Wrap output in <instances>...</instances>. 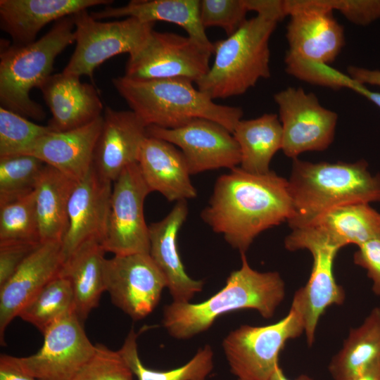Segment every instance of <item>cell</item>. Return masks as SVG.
<instances>
[{"mask_svg":"<svg viewBox=\"0 0 380 380\" xmlns=\"http://www.w3.org/2000/svg\"><path fill=\"white\" fill-rule=\"evenodd\" d=\"M286 16L284 4L247 19L232 35L213 43L215 59L197 88L213 100L241 95L270 77V39Z\"/></svg>","mask_w":380,"mask_h":380,"instance_id":"5b68a950","label":"cell"},{"mask_svg":"<svg viewBox=\"0 0 380 380\" xmlns=\"http://www.w3.org/2000/svg\"><path fill=\"white\" fill-rule=\"evenodd\" d=\"M348 75L364 84L380 87V70L350 65L347 68Z\"/></svg>","mask_w":380,"mask_h":380,"instance_id":"b9f144b4","label":"cell"},{"mask_svg":"<svg viewBox=\"0 0 380 380\" xmlns=\"http://www.w3.org/2000/svg\"><path fill=\"white\" fill-rule=\"evenodd\" d=\"M45 165L31 155L0 157V205L32 193Z\"/></svg>","mask_w":380,"mask_h":380,"instance_id":"d6a6232c","label":"cell"},{"mask_svg":"<svg viewBox=\"0 0 380 380\" xmlns=\"http://www.w3.org/2000/svg\"><path fill=\"white\" fill-rule=\"evenodd\" d=\"M353 261L367 270V276L373 282L374 293L380 296V237L358 246L354 253Z\"/></svg>","mask_w":380,"mask_h":380,"instance_id":"ab89813d","label":"cell"},{"mask_svg":"<svg viewBox=\"0 0 380 380\" xmlns=\"http://www.w3.org/2000/svg\"><path fill=\"white\" fill-rule=\"evenodd\" d=\"M133 372L118 350L101 343L72 380H133Z\"/></svg>","mask_w":380,"mask_h":380,"instance_id":"d590c367","label":"cell"},{"mask_svg":"<svg viewBox=\"0 0 380 380\" xmlns=\"http://www.w3.org/2000/svg\"><path fill=\"white\" fill-rule=\"evenodd\" d=\"M291 229L305 227L327 210L346 203L380 202V175L365 160L312 163L293 160L288 179Z\"/></svg>","mask_w":380,"mask_h":380,"instance_id":"277c9868","label":"cell"},{"mask_svg":"<svg viewBox=\"0 0 380 380\" xmlns=\"http://www.w3.org/2000/svg\"><path fill=\"white\" fill-rule=\"evenodd\" d=\"M241 266L233 271L225 286L199 303L175 302L164 308L163 324L177 339L193 337L207 329L227 312L252 309L265 318L272 317L285 296V284L277 272L253 269L246 253H241Z\"/></svg>","mask_w":380,"mask_h":380,"instance_id":"7a4b0ae2","label":"cell"},{"mask_svg":"<svg viewBox=\"0 0 380 380\" xmlns=\"http://www.w3.org/2000/svg\"><path fill=\"white\" fill-rule=\"evenodd\" d=\"M104 281L113 303L135 321L151 313L167 287L165 276L149 253L106 258Z\"/></svg>","mask_w":380,"mask_h":380,"instance_id":"4fadbf2b","label":"cell"},{"mask_svg":"<svg viewBox=\"0 0 380 380\" xmlns=\"http://www.w3.org/2000/svg\"><path fill=\"white\" fill-rule=\"evenodd\" d=\"M147 135L179 148L191 175L220 168L229 170L241 162L239 146L233 134L221 125L196 119L174 129L146 128Z\"/></svg>","mask_w":380,"mask_h":380,"instance_id":"2e32d148","label":"cell"},{"mask_svg":"<svg viewBox=\"0 0 380 380\" xmlns=\"http://www.w3.org/2000/svg\"><path fill=\"white\" fill-rule=\"evenodd\" d=\"M72 15L55 22L39 39L26 44H10L0 54L1 106L25 118L41 120L42 106L33 101L30 91L51 75L56 58L75 42Z\"/></svg>","mask_w":380,"mask_h":380,"instance_id":"8992f818","label":"cell"},{"mask_svg":"<svg viewBox=\"0 0 380 380\" xmlns=\"http://www.w3.org/2000/svg\"><path fill=\"white\" fill-rule=\"evenodd\" d=\"M380 368V308H374L358 327L352 329L334 356L329 371L342 380Z\"/></svg>","mask_w":380,"mask_h":380,"instance_id":"f1b7e54d","label":"cell"},{"mask_svg":"<svg viewBox=\"0 0 380 380\" xmlns=\"http://www.w3.org/2000/svg\"><path fill=\"white\" fill-rule=\"evenodd\" d=\"M137 164L151 192L160 193L168 201L196 197L186 159L175 145L147 135L141 146Z\"/></svg>","mask_w":380,"mask_h":380,"instance_id":"603a6c76","label":"cell"},{"mask_svg":"<svg viewBox=\"0 0 380 380\" xmlns=\"http://www.w3.org/2000/svg\"><path fill=\"white\" fill-rule=\"evenodd\" d=\"M285 156L293 159L307 151L327 149L334 139L338 115L322 106L312 92L289 87L277 92Z\"/></svg>","mask_w":380,"mask_h":380,"instance_id":"8fae6325","label":"cell"},{"mask_svg":"<svg viewBox=\"0 0 380 380\" xmlns=\"http://www.w3.org/2000/svg\"><path fill=\"white\" fill-rule=\"evenodd\" d=\"M63 260L61 241L41 242L11 277L0 286V338L23 308L59 274Z\"/></svg>","mask_w":380,"mask_h":380,"instance_id":"ac0fdd59","label":"cell"},{"mask_svg":"<svg viewBox=\"0 0 380 380\" xmlns=\"http://www.w3.org/2000/svg\"><path fill=\"white\" fill-rule=\"evenodd\" d=\"M0 380H37L24 372L15 360V357L1 355Z\"/></svg>","mask_w":380,"mask_h":380,"instance_id":"60d3db41","label":"cell"},{"mask_svg":"<svg viewBox=\"0 0 380 380\" xmlns=\"http://www.w3.org/2000/svg\"><path fill=\"white\" fill-rule=\"evenodd\" d=\"M187 215L186 201H177L163 219L148 225L149 255L165 276L175 302H189L203 287L202 281L187 274L179 253L177 236Z\"/></svg>","mask_w":380,"mask_h":380,"instance_id":"44dd1931","label":"cell"},{"mask_svg":"<svg viewBox=\"0 0 380 380\" xmlns=\"http://www.w3.org/2000/svg\"><path fill=\"white\" fill-rule=\"evenodd\" d=\"M293 215L288 179L270 171L248 172L239 166L218 177L201 217L215 232L246 253L262 232Z\"/></svg>","mask_w":380,"mask_h":380,"instance_id":"6da1fadb","label":"cell"},{"mask_svg":"<svg viewBox=\"0 0 380 380\" xmlns=\"http://www.w3.org/2000/svg\"><path fill=\"white\" fill-rule=\"evenodd\" d=\"M331 11H339L348 20L366 26L380 18V0H322Z\"/></svg>","mask_w":380,"mask_h":380,"instance_id":"74e56055","label":"cell"},{"mask_svg":"<svg viewBox=\"0 0 380 380\" xmlns=\"http://www.w3.org/2000/svg\"><path fill=\"white\" fill-rule=\"evenodd\" d=\"M106 253L101 243L87 241L79 246L61 267L59 274L70 283L75 312L82 322L98 306L101 294L106 291Z\"/></svg>","mask_w":380,"mask_h":380,"instance_id":"484cf974","label":"cell"},{"mask_svg":"<svg viewBox=\"0 0 380 380\" xmlns=\"http://www.w3.org/2000/svg\"><path fill=\"white\" fill-rule=\"evenodd\" d=\"M214 49L189 36L153 30L145 44L129 56L125 75L137 80L184 79L196 82L210 70Z\"/></svg>","mask_w":380,"mask_h":380,"instance_id":"30bf717a","label":"cell"},{"mask_svg":"<svg viewBox=\"0 0 380 380\" xmlns=\"http://www.w3.org/2000/svg\"><path fill=\"white\" fill-rule=\"evenodd\" d=\"M71 312H75L72 289L68 279L59 274L23 308L18 317L44 334Z\"/></svg>","mask_w":380,"mask_h":380,"instance_id":"4dcf8cb0","label":"cell"},{"mask_svg":"<svg viewBox=\"0 0 380 380\" xmlns=\"http://www.w3.org/2000/svg\"><path fill=\"white\" fill-rule=\"evenodd\" d=\"M112 82L146 127L174 129L196 119H206L232 133L243 115L241 108L216 103L186 80H137L123 75L113 78Z\"/></svg>","mask_w":380,"mask_h":380,"instance_id":"3957f363","label":"cell"},{"mask_svg":"<svg viewBox=\"0 0 380 380\" xmlns=\"http://www.w3.org/2000/svg\"><path fill=\"white\" fill-rule=\"evenodd\" d=\"M75 49L63 72L93 77L94 70L113 56L138 51L146 42L155 23L134 18L101 21L87 10L72 15Z\"/></svg>","mask_w":380,"mask_h":380,"instance_id":"52a82bcc","label":"cell"},{"mask_svg":"<svg viewBox=\"0 0 380 380\" xmlns=\"http://www.w3.org/2000/svg\"><path fill=\"white\" fill-rule=\"evenodd\" d=\"M103 124V115L82 127L52 131L41 137L24 155H31L78 182L93 165L94 153Z\"/></svg>","mask_w":380,"mask_h":380,"instance_id":"7402d4cb","label":"cell"},{"mask_svg":"<svg viewBox=\"0 0 380 380\" xmlns=\"http://www.w3.org/2000/svg\"><path fill=\"white\" fill-rule=\"evenodd\" d=\"M232 134L241 153L239 167L253 174L270 171V162L282 148V129L279 116L265 113L250 120H241Z\"/></svg>","mask_w":380,"mask_h":380,"instance_id":"f546056e","label":"cell"},{"mask_svg":"<svg viewBox=\"0 0 380 380\" xmlns=\"http://www.w3.org/2000/svg\"><path fill=\"white\" fill-rule=\"evenodd\" d=\"M53 131L0 107V157L25 154L43 136Z\"/></svg>","mask_w":380,"mask_h":380,"instance_id":"e575fe53","label":"cell"},{"mask_svg":"<svg viewBox=\"0 0 380 380\" xmlns=\"http://www.w3.org/2000/svg\"><path fill=\"white\" fill-rule=\"evenodd\" d=\"M40 243L0 242V286L11 277L27 257Z\"/></svg>","mask_w":380,"mask_h":380,"instance_id":"f35d334b","label":"cell"},{"mask_svg":"<svg viewBox=\"0 0 380 380\" xmlns=\"http://www.w3.org/2000/svg\"><path fill=\"white\" fill-rule=\"evenodd\" d=\"M146 126L131 110L106 107L93 158V167L113 182L128 166L137 163Z\"/></svg>","mask_w":380,"mask_h":380,"instance_id":"d6986e66","label":"cell"},{"mask_svg":"<svg viewBox=\"0 0 380 380\" xmlns=\"http://www.w3.org/2000/svg\"><path fill=\"white\" fill-rule=\"evenodd\" d=\"M343 87L365 97L380 108V93L369 89L365 87V84H362L350 75H348L344 80Z\"/></svg>","mask_w":380,"mask_h":380,"instance_id":"7bdbcfd3","label":"cell"},{"mask_svg":"<svg viewBox=\"0 0 380 380\" xmlns=\"http://www.w3.org/2000/svg\"><path fill=\"white\" fill-rule=\"evenodd\" d=\"M90 14L99 20L134 18L146 23H173L184 29L187 36L214 49L201 21L199 0H132L125 6H107Z\"/></svg>","mask_w":380,"mask_h":380,"instance_id":"d4e9b609","label":"cell"},{"mask_svg":"<svg viewBox=\"0 0 380 380\" xmlns=\"http://www.w3.org/2000/svg\"><path fill=\"white\" fill-rule=\"evenodd\" d=\"M306 226L339 249L360 246L380 237V213L369 203H346L327 210Z\"/></svg>","mask_w":380,"mask_h":380,"instance_id":"4316f807","label":"cell"},{"mask_svg":"<svg viewBox=\"0 0 380 380\" xmlns=\"http://www.w3.org/2000/svg\"><path fill=\"white\" fill-rule=\"evenodd\" d=\"M40 243L34 191L0 205V242Z\"/></svg>","mask_w":380,"mask_h":380,"instance_id":"836d02e7","label":"cell"},{"mask_svg":"<svg viewBox=\"0 0 380 380\" xmlns=\"http://www.w3.org/2000/svg\"><path fill=\"white\" fill-rule=\"evenodd\" d=\"M238 380H241V379H238Z\"/></svg>","mask_w":380,"mask_h":380,"instance_id":"bcb514c9","label":"cell"},{"mask_svg":"<svg viewBox=\"0 0 380 380\" xmlns=\"http://www.w3.org/2000/svg\"><path fill=\"white\" fill-rule=\"evenodd\" d=\"M270 380H290V379H288L284 375L282 369H281L280 367H279L276 369L275 372L273 374V375L272 376ZM294 380H312V379L307 376L302 375V376H298L297 379Z\"/></svg>","mask_w":380,"mask_h":380,"instance_id":"f6af8a7d","label":"cell"},{"mask_svg":"<svg viewBox=\"0 0 380 380\" xmlns=\"http://www.w3.org/2000/svg\"><path fill=\"white\" fill-rule=\"evenodd\" d=\"M113 182L93 167L77 184L68 205V226L61 241L63 262L82 244L102 243L108 228Z\"/></svg>","mask_w":380,"mask_h":380,"instance_id":"e0dca14e","label":"cell"},{"mask_svg":"<svg viewBox=\"0 0 380 380\" xmlns=\"http://www.w3.org/2000/svg\"><path fill=\"white\" fill-rule=\"evenodd\" d=\"M342 380H380V368Z\"/></svg>","mask_w":380,"mask_h":380,"instance_id":"ee69618b","label":"cell"},{"mask_svg":"<svg viewBox=\"0 0 380 380\" xmlns=\"http://www.w3.org/2000/svg\"><path fill=\"white\" fill-rule=\"evenodd\" d=\"M110 0H1L0 27L13 44L26 45L36 41L40 30L88 8L109 5Z\"/></svg>","mask_w":380,"mask_h":380,"instance_id":"cb8c5ba5","label":"cell"},{"mask_svg":"<svg viewBox=\"0 0 380 380\" xmlns=\"http://www.w3.org/2000/svg\"><path fill=\"white\" fill-rule=\"evenodd\" d=\"M248 11L246 0L200 1V18L203 27H220L227 37L247 20Z\"/></svg>","mask_w":380,"mask_h":380,"instance_id":"8d00e7d4","label":"cell"},{"mask_svg":"<svg viewBox=\"0 0 380 380\" xmlns=\"http://www.w3.org/2000/svg\"><path fill=\"white\" fill-rule=\"evenodd\" d=\"M137 334L131 329L118 350L138 380H205L213 369V351L209 345L200 348L184 365L170 370H153L141 362L137 348Z\"/></svg>","mask_w":380,"mask_h":380,"instance_id":"1f68e13d","label":"cell"},{"mask_svg":"<svg viewBox=\"0 0 380 380\" xmlns=\"http://www.w3.org/2000/svg\"><path fill=\"white\" fill-rule=\"evenodd\" d=\"M77 182L45 165L36 186L35 207L41 242L62 241L68 226V205Z\"/></svg>","mask_w":380,"mask_h":380,"instance_id":"83f0119b","label":"cell"},{"mask_svg":"<svg viewBox=\"0 0 380 380\" xmlns=\"http://www.w3.org/2000/svg\"><path fill=\"white\" fill-rule=\"evenodd\" d=\"M149 193L137 163L127 167L113 182L108 228L101 243L106 252L114 255L149 253L144 213Z\"/></svg>","mask_w":380,"mask_h":380,"instance_id":"7c38bea8","label":"cell"},{"mask_svg":"<svg viewBox=\"0 0 380 380\" xmlns=\"http://www.w3.org/2000/svg\"><path fill=\"white\" fill-rule=\"evenodd\" d=\"M304 333L299 315L290 308L276 323L242 325L223 340L222 347L231 372L241 380H270L279 367L278 357L286 342Z\"/></svg>","mask_w":380,"mask_h":380,"instance_id":"9c48e42d","label":"cell"},{"mask_svg":"<svg viewBox=\"0 0 380 380\" xmlns=\"http://www.w3.org/2000/svg\"><path fill=\"white\" fill-rule=\"evenodd\" d=\"M39 89L51 113L48 126L55 132L76 129L102 116L96 89L80 76L62 71L51 75Z\"/></svg>","mask_w":380,"mask_h":380,"instance_id":"ffe728a7","label":"cell"},{"mask_svg":"<svg viewBox=\"0 0 380 380\" xmlns=\"http://www.w3.org/2000/svg\"><path fill=\"white\" fill-rule=\"evenodd\" d=\"M75 312L62 317L43 334L41 348L18 357L21 369L37 380H72L95 351Z\"/></svg>","mask_w":380,"mask_h":380,"instance_id":"9a60e30c","label":"cell"},{"mask_svg":"<svg viewBox=\"0 0 380 380\" xmlns=\"http://www.w3.org/2000/svg\"><path fill=\"white\" fill-rule=\"evenodd\" d=\"M284 246L291 251L306 249L312 256L309 279L295 293L291 305L302 319L307 343L311 346L318 321L326 309L341 305L345 300V291L334 274V262L340 249L308 226L292 229Z\"/></svg>","mask_w":380,"mask_h":380,"instance_id":"ba28073f","label":"cell"},{"mask_svg":"<svg viewBox=\"0 0 380 380\" xmlns=\"http://www.w3.org/2000/svg\"><path fill=\"white\" fill-rule=\"evenodd\" d=\"M290 17L286 38V53L318 63L334 62L345 44L343 27L322 0H285Z\"/></svg>","mask_w":380,"mask_h":380,"instance_id":"5bb4252c","label":"cell"}]
</instances>
